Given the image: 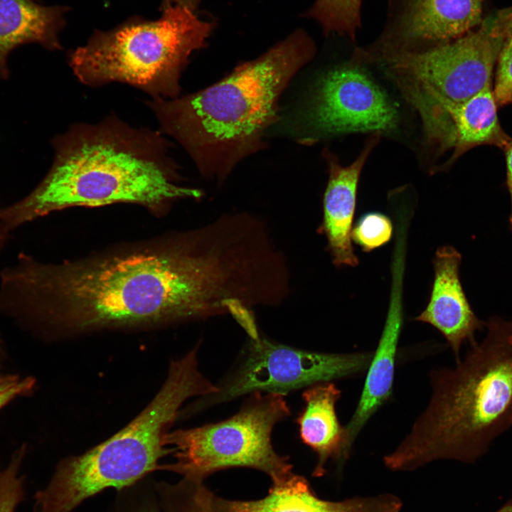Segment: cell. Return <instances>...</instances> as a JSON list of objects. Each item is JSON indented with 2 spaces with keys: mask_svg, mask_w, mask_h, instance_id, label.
I'll list each match as a JSON object with an SVG mask.
<instances>
[{
  "mask_svg": "<svg viewBox=\"0 0 512 512\" xmlns=\"http://www.w3.org/2000/svg\"><path fill=\"white\" fill-rule=\"evenodd\" d=\"M249 265L218 220L143 245L48 264L21 253L0 273L11 317L55 336L146 329L228 314L245 297Z\"/></svg>",
  "mask_w": 512,
  "mask_h": 512,
  "instance_id": "1",
  "label": "cell"
},
{
  "mask_svg": "<svg viewBox=\"0 0 512 512\" xmlns=\"http://www.w3.org/2000/svg\"><path fill=\"white\" fill-rule=\"evenodd\" d=\"M55 157L40 183L0 209L11 230L70 207L117 203L164 210L200 190L181 185L170 144L160 131L137 128L111 114L97 124H75L53 140Z\"/></svg>",
  "mask_w": 512,
  "mask_h": 512,
  "instance_id": "2",
  "label": "cell"
},
{
  "mask_svg": "<svg viewBox=\"0 0 512 512\" xmlns=\"http://www.w3.org/2000/svg\"><path fill=\"white\" fill-rule=\"evenodd\" d=\"M315 53L311 37L298 28L215 84L147 105L160 132L182 146L198 171L223 181L263 147L266 132L279 119L282 94Z\"/></svg>",
  "mask_w": 512,
  "mask_h": 512,
  "instance_id": "3",
  "label": "cell"
},
{
  "mask_svg": "<svg viewBox=\"0 0 512 512\" xmlns=\"http://www.w3.org/2000/svg\"><path fill=\"white\" fill-rule=\"evenodd\" d=\"M485 329L454 368L432 371L430 402L385 456L388 469L413 470L438 459L472 463L512 427V321L493 316Z\"/></svg>",
  "mask_w": 512,
  "mask_h": 512,
  "instance_id": "4",
  "label": "cell"
},
{
  "mask_svg": "<svg viewBox=\"0 0 512 512\" xmlns=\"http://www.w3.org/2000/svg\"><path fill=\"white\" fill-rule=\"evenodd\" d=\"M215 23L178 5L162 9L155 20L132 16L108 30L96 29L87 42L68 54L73 74L98 87L122 82L152 99H173L194 51L204 48Z\"/></svg>",
  "mask_w": 512,
  "mask_h": 512,
  "instance_id": "5",
  "label": "cell"
},
{
  "mask_svg": "<svg viewBox=\"0 0 512 512\" xmlns=\"http://www.w3.org/2000/svg\"><path fill=\"white\" fill-rule=\"evenodd\" d=\"M290 415L285 395L250 394L240 410L225 420L169 431L165 442L175 460L164 468L203 481L222 469L248 467L267 474L272 485L279 484L294 474L289 457L274 450L272 433Z\"/></svg>",
  "mask_w": 512,
  "mask_h": 512,
  "instance_id": "6",
  "label": "cell"
},
{
  "mask_svg": "<svg viewBox=\"0 0 512 512\" xmlns=\"http://www.w3.org/2000/svg\"><path fill=\"white\" fill-rule=\"evenodd\" d=\"M373 352L324 353L282 344L262 336L250 338L233 368L216 384L217 391L189 407L198 412L255 393L287 395L314 384L366 370Z\"/></svg>",
  "mask_w": 512,
  "mask_h": 512,
  "instance_id": "7",
  "label": "cell"
},
{
  "mask_svg": "<svg viewBox=\"0 0 512 512\" xmlns=\"http://www.w3.org/2000/svg\"><path fill=\"white\" fill-rule=\"evenodd\" d=\"M494 13L464 36L422 52L400 51L385 59L398 87L462 102L492 84L506 38L492 30Z\"/></svg>",
  "mask_w": 512,
  "mask_h": 512,
  "instance_id": "8",
  "label": "cell"
},
{
  "mask_svg": "<svg viewBox=\"0 0 512 512\" xmlns=\"http://www.w3.org/2000/svg\"><path fill=\"white\" fill-rule=\"evenodd\" d=\"M292 120L295 137L309 144L341 134L393 131L398 112L369 75L351 63L323 75Z\"/></svg>",
  "mask_w": 512,
  "mask_h": 512,
  "instance_id": "9",
  "label": "cell"
},
{
  "mask_svg": "<svg viewBox=\"0 0 512 512\" xmlns=\"http://www.w3.org/2000/svg\"><path fill=\"white\" fill-rule=\"evenodd\" d=\"M399 89L420 116L427 142L438 154L452 151L445 166L477 146L492 145L502 149L511 139L500 124L492 84L458 103L410 87Z\"/></svg>",
  "mask_w": 512,
  "mask_h": 512,
  "instance_id": "10",
  "label": "cell"
},
{
  "mask_svg": "<svg viewBox=\"0 0 512 512\" xmlns=\"http://www.w3.org/2000/svg\"><path fill=\"white\" fill-rule=\"evenodd\" d=\"M462 255L452 246L439 247L433 257L434 279L429 302L415 318L430 324L446 338L457 363L462 345L474 344L475 333L485 328V321L474 312L459 277Z\"/></svg>",
  "mask_w": 512,
  "mask_h": 512,
  "instance_id": "11",
  "label": "cell"
},
{
  "mask_svg": "<svg viewBox=\"0 0 512 512\" xmlns=\"http://www.w3.org/2000/svg\"><path fill=\"white\" fill-rule=\"evenodd\" d=\"M381 134L373 133L359 156L348 166L341 165L329 150L324 151L329 167V180L324 195L321 230L336 267H356L359 263L351 238L358 183L367 159L378 144Z\"/></svg>",
  "mask_w": 512,
  "mask_h": 512,
  "instance_id": "12",
  "label": "cell"
},
{
  "mask_svg": "<svg viewBox=\"0 0 512 512\" xmlns=\"http://www.w3.org/2000/svg\"><path fill=\"white\" fill-rule=\"evenodd\" d=\"M404 258H393L392 285L385 325L367 369L365 384L357 407L346 430L350 453L358 434L392 394L398 345L403 321L402 279Z\"/></svg>",
  "mask_w": 512,
  "mask_h": 512,
  "instance_id": "13",
  "label": "cell"
},
{
  "mask_svg": "<svg viewBox=\"0 0 512 512\" xmlns=\"http://www.w3.org/2000/svg\"><path fill=\"white\" fill-rule=\"evenodd\" d=\"M213 512H400L402 503L391 494L356 497L342 501L319 498L302 476L272 485L268 495L254 501H235L211 496Z\"/></svg>",
  "mask_w": 512,
  "mask_h": 512,
  "instance_id": "14",
  "label": "cell"
},
{
  "mask_svg": "<svg viewBox=\"0 0 512 512\" xmlns=\"http://www.w3.org/2000/svg\"><path fill=\"white\" fill-rule=\"evenodd\" d=\"M341 395V391L333 382L314 384L302 394L304 405L297 423L301 440L317 456L314 476L325 474L329 461L341 466L350 455L345 427L340 424L336 410Z\"/></svg>",
  "mask_w": 512,
  "mask_h": 512,
  "instance_id": "15",
  "label": "cell"
},
{
  "mask_svg": "<svg viewBox=\"0 0 512 512\" xmlns=\"http://www.w3.org/2000/svg\"><path fill=\"white\" fill-rule=\"evenodd\" d=\"M67 6H46L35 0H0V75H9L7 58L16 47L36 43L49 50L62 49Z\"/></svg>",
  "mask_w": 512,
  "mask_h": 512,
  "instance_id": "16",
  "label": "cell"
},
{
  "mask_svg": "<svg viewBox=\"0 0 512 512\" xmlns=\"http://www.w3.org/2000/svg\"><path fill=\"white\" fill-rule=\"evenodd\" d=\"M484 0H411L400 24L408 42L445 43L482 23Z\"/></svg>",
  "mask_w": 512,
  "mask_h": 512,
  "instance_id": "17",
  "label": "cell"
},
{
  "mask_svg": "<svg viewBox=\"0 0 512 512\" xmlns=\"http://www.w3.org/2000/svg\"><path fill=\"white\" fill-rule=\"evenodd\" d=\"M361 1L316 0L304 16L316 21L325 34L346 36L354 41L361 24Z\"/></svg>",
  "mask_w": 512,
  "mask_h": 512,
  "instance_id": "18",
  "label": "cell"
},
{
  "mask_svg": "<svg viewBox=\"0 0 512 512\" xmlns=\"http://www.w3.org/2000/svg\"><path fill=\"white\" fill-rule=\"evenodd\" d=\"M393 226L386 215L368 212L353 226L351 238L363 252H368L387 244L392 238Z\"/></svg>",
  "mask_w": 512,
  "mask_h": 512,
  "instance_id": "19",
  "label": "cell"
},
{
  "mask_svg": "<svg viewBox=\"0 0 512 512\" xmlns=\"http://www.w3.org/2000/svg\"><path fill=\"white\" fill-rule=\"evenodd\" d=\"M26 451V446L22 445L13 454L6 468L0 464V512H14L23 499V478L18 476V471Z\"/></svg>",
  "mask_w": 512,
  "mask_h": 512,
  "instance_id": "20",
  "label": "cell"
},
{
  "mask_svg": "<svg viewBox=\"0 0 512 512\" xmlns=\"http://www.w3.org/2000/svg\"><path fill=\"white\" fill-rule=\"evenodd\" d=\"M494 74L493 92L498 106L512 104V36L503 45Z\"/></svg>",
  "mask_w": 512,
  "mask_h": 512,
  "instance_id": "21",
  "label": "cell"
},
{
  "mask_svg": "<svg viewBox=\"0 0 512 512\" xmlns=\"http://www.w3.org/2000/svg\"><path fill=\"white\" fill-rule=\"evenodd\" d=\"M31 377L5 375L0 377V409L14 398L28 395L34 386Z\"/></svg>",
  "mask_w": 512,
  "mask_h": 512,
  "instance_id": "22",
  "label": "cell"
},
{
  "mask_svg": "<svg viewBox=\"0 0 512 512\" xmlns=\"http://www.w3.org/2000/svg\"><path fill=\"white\" fill-rule=\"evenodd\" d=\"M492 30L506 39L512 36V5L494 12Z\"/></svg>",
  "mask_w": 512,
  "mask_h": 512,
  "instance_id": "23",
  "label": "cell"
},
{
  "mask_svg": "<svg viewBox=\"0 0 512 512\" xmlns=\"http://www.w3.org/2000/svg\"><path fill=\"white\" fill-rule=\"evenodd\" d=\"M502 150L504 152L506 168V184L511 199V213L509 225L512 231V138L505 144Z\"/></svg>",
  "mask_w": 512,
  "mask_h": 512,
  "instance_id": "24",
  "label": "cell"
},
{
  "mask_svg": "<svg viewBox=\"0 0 512 512\" xmlns=\"http://www.w3.org/2000/svg\"><path fill=\"white\" fill-rule=\"evenodd\" d=\"M201 0H161V9L169 6L178 5L196 11Z\"/></svg>",
  "mask_w": 512,
  "mask_h": 512,
  "instance_id": "25",
  "label": "cell"
},
{
  "mask_svg": "<svg viewBox=\"0 0 512 512\" xmlns=\"http://www.w3.org/2000/svg\"><path fill=\"white\" fill-rule=\"evenodd\" d=\"M9 231L7 230L0 218V250L4 245Z\"/></svg>",
  "mask_w": 512,
  "mask_h": 512,
  "instance_id": "26",
  "label": "cell"
},
{
  "mask_svg": "<svg viewBox=\"0 0 512 512\" xmlns=\"http://www.w3.org/2000/svg\"><path fill=\"white\" fill-rule=\"evenodd\" d=\"M496 512H512V500L508 501Z\"/></svg>",
  "mask_w": 512,
  "mask_h": 512,
  "instance_id": "27",
  "label": "cell"
},
{
  "mask_svg": "<svg viewBox=\"0 0 512 512\" xmlns=\"http://www.w3.org/2000/svg\"><path fill=\"white\" fill-rule=\"evenodd\" d=\"M139 512H159L157 509L151 505H146L143 506Z\"/></svg>",
  "mask_w": 512,
  "mask_h": 512,
  "instance_id": "28",
  "label": "cell"
}]
</instances>
